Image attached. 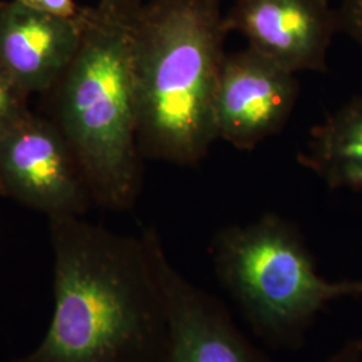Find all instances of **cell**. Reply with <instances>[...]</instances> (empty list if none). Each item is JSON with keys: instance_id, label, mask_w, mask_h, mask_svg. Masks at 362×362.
Listing matches in <instances>:
<instances>
[{"instance_id": "cell-1", "label": "cell", "mask_w": 362, "mask_h": 362, "mask_svg": "<svg viewBox=\"0 0 362 362\" xmlns=\"http://www.w3.org/2000/svg\"><path fill=\"white\" fill-rule=\"evenodd\" d=\"M50 221L54 310L38 345L13 362H161L167 313L143 233L82 216Z\"/></svg>"}, {"instance_id": "cell-2", "label": "cell", "mask_w": 362, "mask_h": 362, "mask_svg": "<svg viewBox=\"0 0 362 362\" xmlns=\"http://www.w3.org/2000/svg\"><path fill=\"white\" fill-rule=\"evenodd\" d=\"M141 0L82 7L78 50L55 83L54 122L77 157L93 204L129 211L143 188L133 74V35Z\"/></svg>"}, {"instance_id": "cell-3", "label": "cell", "mask_w": 362, "mask_h": 362, "mask_svg": "<svg viewBox=\"0 0 362 362\" xmlns=\"http://www.w3.org/2000/svg\"><path fill=\"white\" fill-rule=\"evenodd\" d=\"M228 31L221 0H151L133 35L144 158L194 167L218 140L215 103Z\"/></svg>"}, {"instance_id": "cell-4", "label": "cell", "mask_w": 362, "mask_h": 362, "mask_svg": "<svg viewBox=\"0 0 362 362\" xmlns=\"http://www.w3.org/2000/svg\"><path fill=\"white\" fill-rule=\"evenodd\" d=\"M209 251L220 285L274 349H299L330 302L362 298V278L326 279L297 224L274 212L220 228Z\"/></svg>"}, {"instance_id": "cell-5", "label": "cell", "mask_w": 362, "mask_h": 362, "mask_svg": "<svg viewBox=\"0 0 362 362\" xmlns=\"http://www.w3.org/2000/svg\"><path fill=\"white\" fill-rule=\"evenodd\" d=\"M0 194L49 218L82 216L93 204L65 136L31 112L0 139Z\"/></svg>"}, {"instance_id": "cell-6", "label": "cell", "mask_w": 362, "mask_h": 362, "mask_svg": "<svg viewBox=\"0 0 362 362\" xmlns=\"http://www.w3.org/2000/svg\"><path fill=\"white\" fill-rule=\"evenodd\" d=\"M143 235L167 313L168 336L161 362H272L236 326L218 298L172 264L156 230L148 228Z\"/></svg>"}, {"instance_id": "cell-7", "label": "cell", "mask_w": 362, "mask_h": 362, "mask_svg": "<svg viewBox=\"0 0 362 362\" xmlns=\"http://www.w3.org/2000/svg\"><path fill=\"white\" fill-rule=\"evenodd\" d=\"M299 95L297 74L247 47L227 54L215 103L218 139L252 151L285 128Z\"/></svg>"}, {"instance_id": "cell-8", "label": "cell", "mask_w": 362, "mask_h": 362, "mask_svg": "<svg viewBox=\"0 0 362 362\" xmlns=\"http://www.w3.org/2000/svg\"><path fill=\"white\" fill-rule=\"evenodd\" d=\"M226 28L248 47L297 74L325 73L338 15L329 0H236Z\"/></svg>"}, {"instance_id": "cell-9", "label": "cell", "mask_w": 362, "mask_h": 362, "mask_svg": "<svg viewBox=\"0 0 362 362\" xmlns=\"http://www.w3.org/2000/svg\"><path fill=\"white\" fill-rule=\"evenodd\" d=\"M78 15L0 1V67L28 95L52 90L71 64L81 39Z\"/></svg>"}, {"instance_id": "cell-10", "label": "cell", "mask_w": 362, "mask_h": 362, "mask_svg": "<svg viewBox=\"0 0 362 362\" xmlns=\"http://www.w3.org/2000/svg\"><path fill=\"white\" fill-rule=\"evenodd\" d=\"M297 158L330 189L362 194V93L311 129Z\"/></svg>"}, {"instance_id": "cell-11", "label": "cell", "mask_w": 362, "mask_h": 362, "mask_svg": "<svg viewBox=\"0 0 362 362\" xmlns=\"http://www.w3.org/2000/svg\"><path fill=\"white\" fill-rule=\"evenodd\" d=\"M28 94L0 67V139L26 117Z\"/></svg>"}, {"instance_id": "cell-12", "label": "cell", "mask_w": 362, "mask_h": 362, "mask_svg": "<svg viewBox=\"0 0 362 362\" xmlns=\"http://www.w3.org/2000/svg\"><path fill=\"white\" fill-rule=\"evenodd\" d=\"M337 15L339 33L346 34L362 50V0H341Z\"/></svg>"}, {"instance_id": "cell-13", "label": "cell", "mask_w": 362, "mask_h": 362, "mask_svg": "<svg viewBox=\"0 0 362 362\" xmlns=\"http://www.w3.org/2000/svg\"><path fill=\"white\" fill-rule=\"evenodd\" d=\"M16 1L35 10L57 13L67 18H76L81 11V7H78L74 0H16Z\"/></svg>"}, {"instance_id": "cell-14", "label": "cell", "mask_w": 362, "mask_h": 362, "mask_svg": "<svg viewBox=\"0 0 362 362\" xmlns=\"http://www.w3.org/2000/svg\"><path fill=\"white\" fill-rule=\"evenodd\" d=\"M321 362H362L361 339H350L341 349Z\"/></svg>"}]
</instances>
